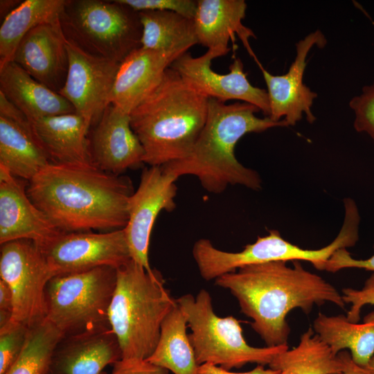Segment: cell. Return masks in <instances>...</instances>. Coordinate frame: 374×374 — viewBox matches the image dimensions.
<instances>
[{
  "instance_id": "13",
  "label": "cell",
  "mask_w": 374,
  "mask_h": 374,
  "mask_svg": "<svg viewBox=\"0 0 374 374\" xmlns=\"http://www.w3.org/2000/svg\"><path fill=\"white\" fill-rule=\"evenodd\" d=\"M66 47L69 69L65 84L59 93L91 128L111 104L121 63L91 55L69 42Z\"/></svg>"
},
{
  "instance_id": "27",
  "label": "cell",
  "mask_w": 374,
  "mask_h": 374,
  "mask_svg": "<svg viewBox=\"0 0 374 374\" xmlns=\"http://www.w3.org/2000/svg\"><path fill=\"white\" fill-rule=\"evenodd\" d=\"M187 328L185 315L177 303L164 319L157 346L147 360L174 374H196L199 365Z\"/></svg>"
},
{
  "instance_id": "19",
  "label": "cell",
  "mask_w": 374,
  "mask_h": 374,
  "mask_svg": "<svg viewBox=\"0 0 374 374\" xmlns=\"http://www.w3.org/2000/svg\"><path fill=\"white\" fill-rule=\"evenodd\" d=\"M51 163L30 121L0 92V166L28 181Z\"/></svg>"
},
{
  "instance_id": "22",
  "label": "cell",
  "mask_w": 374,
  "mask_h": 374,
  "mask_svg": "<svg viewBox=\"0 0 374 374\" xmlns=\"http://www.w3.org/2000/svg\"><path fill=\"white\" fill-rule=\"evenodd\" d=\"M247 7L244 0H198L193 19L198 44L223 56L231 50L229 40L234 44L237 35L249 54L257 59L249 42L256 35L242 24Z\"/></svg>"
},
{
  "instance_id": "40",
  "label": "cell",
  "mask_w": 374,
  "mask_h": 374,
  "mask_svg": "<svg viewBox=\"0 0 374 374\" xmlns=\"http://www.w3.org/2000/svg\"><path fill=\"white\" fill-rule=\"evenodd\" d=\"M23 1L20 0H1L0 1V17L3 20L10 13L17 8Z\"/></svg>"
},
{
  "instance_id": "28",
  "label": "cell",
  "mask_w": 374,
  "mask_h": 374,
  "mask_svg": "<svg viewBox=\"0 0 374 374\" xmlns=\"http://www.w3.org/2000/svg\"><path fill=\"white\" fill-rule=\"evenodd\" d=\"M278 374H342L344 367L337 355L309 327L299 344L278 354L268 365Z\"/></svg>"
},
{
  "instance_id": "8",
  "label": "cell",
  "mask_w": 374,
  "mask_h": 374,
  "mask_svg": "<svg viewBox=\"0 0 374 374\" xmlns=\"http://www.w3.org/2000/svg\"><path fill=\"white\" fill-rule=\"evenodd\" d=\"M176 301L191 330L188 337L198 365L210 363L226 370L249 363L269 365L278 354L289 348L288 344L262 348L249 345L238 320L215 313L206 290L195 296L184 294Z\"/></svg>"
},
{
  "instance_id": "18",
  "label": "cell",
  "mask_w": 374,
  "mask_h": 374,
  "mask_svg": "<svg viewBox=\"0 0 374 374\" xmlns=\"http://www.w3.org/2000/svg\"><path fill=\"white\" fill-rule=\"evenodd\" d=\"M93 128L89 141L94 165L121 175L144 163V149L131 127L130 114L111 103Z\"/></svg>"
},
{
  "instance_id": "37",
  "label": "cell",
  "mask_w": 374,
  "mask_h": 374,
  "mask_svg": "<svg viewBox=\"0 0 374 374\" xmlns=\"http://www.w3.org/2000/svg\"><path fill=\"white\" fill-rule=\"evenodd\" d=\"M13 296L8 284L0 279V328L12 320Z\"/></svg>"
},
{
  "instance_id": "29",
  "label": "cell",
  "mask_w": 374,
  "mask_h": 374,
  "mask_svg": "<svg viewBox=\"0 0 374 374\" xmlns=\"http://www.w3.org/2000/svg\"><path fill=\"white\" fill-rule=\"evenodd\" d=\"M66 0H25L0 27V68L12 60L24 36L33 28L60 17Z\"/></svg>"
},
{
  "instance_id": "6",
  "label": "cell",
  "mask_w": 374,
  "mask_h": 374,
  "mask_svg": "<svg viewBox=\"0 0 374 374\" xmlns=\"http://www.w3.org/2000/svg\"><path fill=\"white\" fill-rule=\"evenodd\" d=\"M345 216L341 228L335 240L318 249H307L285 240L277 230H270L267 235L258 237L241 251L229 252L215 247L208 239L196 241L193 256L202 278L215 280L218 277L250 265L277 261L310 262L317 269L323 271L327 260L338 249L355 245L359 240L360 216L355 202L344 199Z\"/></svg>"
},
{
  "instance_id": "30",
  "label": "cell",
  "mask_w": 374,
  "mask_h": 374,
  "mask_svg": "<svg viewBox=\"0 0 374 374\" xmlns=\"http://www.w3.org/2000/svg\"><path fill=\"white\" fill-rule=\"evenodd\" d=\"M63 337L46 319L30 328L22 351L4 374H46L54 350Z\"/></svg>"
},
{
  "instance_id": "5",
  "label": "cell",
  "mask_w": 374,
  "mask_h": 374,
  "mask_svg": "<svg viewBox=\"0 0 374 374\" xmlns=\"http://www.w3.org/2000/svg\"><path fill=\"white\" fill-rule=\"evenodd\" d=\"M176 305L158 270L148 271L132 259L118 267L109 322L122 359H148L164 319Z\"/></svg>"
},
{
  "instance_id": "15",
  "label": "cell",
  "mask_w": 374,
  "mask_h": 374,
  "mask_svg": "<svg viewBox=\"0 0 374 374\" xmlns=\"http://www.w3.org/2000/svg\"><path fill=\"white\" fill-rule=\"evenodd\" d=\"M327 40L319 30L308 35L296 44V55L288 71L281 75L268 72L256 59L262 71L267 87L270 113L269 118L274 121L285 120L288 126L294 125L303 118L313 123L316 117L311 108L317 94L303 83L306 58L311 48L317 46L323 48Z\"/></svg>"
},
{
  "instance_id": "2",
  "label": "cell",
  "mask_w": 374,
  "mask_h": 374,
  "mask_svg": "<svg viewBox=\"0 0 374 374\" xmlns=\"http://www.w3.org/2000/svg\"><path fill=\"white\" fill-rule=\"evenodd\" d=\"M250 265L215 280L237 299L241 312L251 320V328L267 346L287 344L290 328L287 316L299 308L309 314L314 305L332 303L345 308L342 295L319 275L299 261Z\"/></svg>"
},
{
  "instance_id": "24",
  "label": "cell",
  "mask_w": 374,
  "mask_h": 374,
  "mask_svg": "<svg viewBox=\"0 0 374 374\" xmlns=\"http://www.w3.org/2000/svg\"><path fill=\"white\" fill-rule=\"evenodd\" d=\"M30 123L53 162L93 163L88 137L90 126L82 116L75 112L44 117Z\"/></svg>"
},
{
  "instance_id": "21",
  "label": "cell",
  "mask_w": 374,
  "mask_h": 374,
  "mask_svg": "<svg viewBox=\"0 0 374 374\" xmlns=\"http://www.w3.org/2000/svg\"><path fill=\"white\" fill-rule=\"evenodd\" d=\"M178 57L143 47L132 51L120 64L111 103L130 114L159 84L166 70Z\"/></svg>"
},
{
  "instance_id": "34",
  "label": "cell",
  "mask_w": 374,
  "mask_h": 374,
  "mask_svg": "<svg viewBox=\"0 0 374 374\" xmlns=\"http://www.w3.org/2000/svg\"><path fill=\"white\" fill-rule=\"evenodd\" d=\"M341 295L345 304H350L346 318L350 321L359 322L362 308L374 305V273L366 280L362 289L346 287L342 289Z\"/></svg>"
},
{
  "instance_id": "1",
  "label": "cell",
  "mask_w": 374,
  "mask_h": 374,
  "mask_svg": "<svg viewBox=\"0 0 374 374\" xmlns=\"http://www.w3.org/2000/svg\"><path fill=\"white\" fill-rule=\"evenodd\" d=\"M33 203L63 232L111 231L128 221L131 179L93 163H51L28 181Z\"/></svg>"
},
{
  "instance_id": "39",
  "label": "cell",
  "mask_w": 374,
  "mask_h": 374,
  "mask_svg": "<svg viewBox=\"0 0 374 374\" xmlns=\"http://www.w3.org/2000/svg\"><path fill=\"white\" fill-rule=\"evenodd\" d=\"M337 356L343 364L342 374H371L365 368L356 364L348 351L342 350L337 354Z\"/></svg>"
},
{
  "instance_id": "32",
  "label": "cell",
  "mask_w": 374,
  "mask_h": 374,
  "mask_svg": "<svg viewBox=\"0 0 374 374\" xmlns=\"http://www.w3.org/2000/svg\"><path fill=\"white\" fill-rule=\"evenodd\" d=\"M349 106L355 114V130L374 141V84L364 86L361 94L350 100Z\"/></svg>"
},
{
  "instance_id": "10",
  "label": "cell",
  "mask_w": 374,
  "mask_h": 374,
  "mask_svg": "<svg viewBox=\"0 0 374 374\" xmlns=\"http://www.w3.org/2000/svg\"><path fill=\"white\" fill-rule=\"evenodd\" d=\"M53 276L33 241L21 239L1 244L0 278L12 293V321L30 328L46 319L45 291Z\"/></svg>"
},
{
  "instance_id": "12",
  "label": "cell",
  "mask_w": 374,
  "mask_h": 374,
  "mask_svg": "<svg viewBox=\"0 0 374 374\" xmlns=\"http://www.w3.org/2000/svg\"><path fill=\"white\" fill-rule=\"evenodd\" d=\"M178 178L166 173L161 166L143 170L136 190L130 196L128 221L123 229L131 258L148 271H151L148 258L150 239L159 213L173 211Z\"/></svg>"
},
{
  "instance_id": "20",
  "label": "cell",
  "mask_w": 374,
  "mask_h": 374,
  "mask_svg": "<svg viewBox=\"0 0 374 374\" xmlns=\"http://www.w3.org/2000/svg\"><path fill=\"white\" fill-rule=\"evenodd\" d=\"M122 359L111 328L64 336L53 353L46 374H101Z\"/></svg>"
},
{
  "instance_id": "17",
  "label": "cell",
  "mask_w": 374,
  "mask_h": 374,
  "mask_svg": "<svg viewBox=\"0 0 374 374\" xmlns=\"http://www.w3.org/2000/svg\"><path fill=\"white\" fill-rule=\"evenodd\" d=\"M66 44L59 17L30 30L18 45L12 61L37 81L59 93L69 69Z\"/></svg>"
},
{
  "instance_id": "35",
  "label": "cell",
  "mask_w": 374,
  "mask_h": 374,
  "mask_svg": "<svg viewBox=\"0 0 374 374\" xmlns=\"http://www.w3.org/2000/svg\"><path fill=\"white\" fill-rule=\"evenodd\" d=\"M346 268L363 269L374 273V253L366 259H356L346 249H338L327 260L323 271L336 272Z\"/></svg>"
},
{
  "instance_id": "25",
  "label": "cell",
  "mask_w": 374,
  "mask_h": 374,
  "mask_svg": "<svg viewBox=\"0 0 374 374\" xmlns=\"http://www.w3.org/2000/svg\"><path fill=\"white\" fill-rule=\"evenodd\" d=\"M312 328L335 355L348 349L353 361L362 367L374 355V311L361 323L350 321L343 314L328 316L319 312Z\"/></svg>"
},
{
  "instance_id": "36",
  "label": "cell",
  "mask_w": 374,
  "mask_h": 374,
  "mask_svg": "<svg viewBox=\"0 0 374 374\" xmlns=\"http://www.w3.org/2000/svg\"><path fill=\"white\" fill-rule=\"evenodd\" d=\"M113 366L111 373L103 371L101 374H168L169 371L147 359H121Z\"/></svg>"
},
{
  "instance_id": "31",
  "label": "cell",
  "mask_w": 374,
  "mask_h": 374,
  "mask_svg": "<svg viewBox=\"0 0 374 374\" xmlns=\"http://www.w3.org/2000/svg\"><path fill=\"white\" fill-rule=\"evenodd\" d=\"M30 328L11 320L0 328V374H4L22 351Z\"/></svg>"
},
{
  "instance_id": "41",
  "label": "cell",
  "mask_w": 374,
  "mask_h": 374,
  "mask_svg": "<svg viewBox=\"0 0 374 374\" xmlns=\"http://www.w3.org/2000/svg\"><path fill=\"white\" fill-rule=\"evenodd\" d=\"M364 368H365L371 374H374V355L370 359L368 364Z\"/></svg>"
},
{
  "instance_id": "3",
  "label": "cell",
  "mask_w": 374,
  "mask_h": 374,
  "mask_svg": "<svg viewBox=\"0 0 374 374\" xmlns=\"http://www.w3.org/2000/svg\"><path fill=\"white\" fill-rule=\"evenodd\" d=\"M259 111L250 103L227 105L209 98L205 125L190 155L162 166L163 170L177 178L195 176L206 190L214 194L235 185L258 190L262 186L259 174L238 161L235 145L247 134L288 126L285 120L274 121L267 116H256Z\"/></svg>"
},
{
  "instance_id": "4",
  "label": "cell",
  "mask_w": 374,
  "mask_h": 374,
  "mask_svg": "<svg viewBox=\"0 0 374 374\" xmlns=\"http://www.w3.org/2000/svg\"><path fill=\"white\" fill-rule=\"evenodd\" d=\"M208 98L168 68L159 84L130 114L144 163L162 166L188 157L206 123Z\"/></svg>"
},
{
  "instance_id": "11",
  "label": "cell",
  "mask_w": 374,
  "mask_h": 374,
  "mask_svg": "<svg viewBox=\"0 0 374 374\" xmlns=\"http://www.w3.org/2000/svg\"><path fill=\"white\" fill-rule=\"evenodd\" d=\"M38 247L54 276L103 266L117 269L132 259L123 229L62 232Z\"/></svg>"
},
{
  "instance_id": "16",
  "label": "cell",
  "mask_w": 374,
  "mask_h": 374,
  "mask_svg": "<svg viewBox=\"0 0 374 374\" xmlns=\"http://www.w3.org/2000/svg\"><path fill=\"white\" fill-rule=\"evenodd\" d=\"M62 232L30 200L23 179L0 166V244L25 239L42 246Z\"/></svg>"
},
{
  "instance_id": "26",
  "label": "cell",
  "mask_w": 374,
  "mask_h": 374,
  "mask_svg": "<svg viewBox=\"0 0 374 374\" xmlns=\"http://www.w3.org/2000/svg\"><path fill=\"white\" fill-rule=\"evenodd\" d=\"M142 25L141 47L180 57L198 44L193 19L170 11L139 12Z\"/></svg>"
},
{
  "instance_id": "23",
  "label": "cell",
  "mask_w": 374,
  "mask_h": 374,
  "mask_svg": "<svg viewBox=\"0 0 374 374\" xmlns=\"http://www.w3.org/2000/svg\"><path fill=\"white\" fill-rule=\"evenodd\" d=\"M0 92L30 121L75 112L64 97L37 81L12 61L0 68Z\"/></svg>"
},
{
  "instance_id": "7",
  "label": "cell",
  "mask_w": 374,
  "mask_h": 374,
  "mask_svg": "<svg viewBox=\"0 0 374 374\" xmlns=\"http://www.w3.org/2000/svg\"><path fill=\"white\" fill-rule=\"evenodd\" d=\"M60 23L67 42L95 57L121 63L141 47L139 12L118 0H66Z\"/></svg>"
},
{
  "instance_id": "33",
  "label": "cell",
  "mask_w": 374,
  "mask_h": 374,
  "mask_svg": "<svg viewBox=\"0 0 374 374\" xmlns=\"http://www.w3.org/2000/svg\"><path fill=\"white\" fill-rule=\"evenodd\" d=\"M136 12L145 10L170 11L194 19L197 1L194 0H118Z\"/></svg>"
},
{
  "instance_id": "14",
  "label": "cell",
  "mask_w": 374,
  "mask_h": 374,
  "mask_svg": "<svg viewBox=\"0 0 374 374\" xmlns=\"http://www.w3.org/2000/svg\"><path fill=\"white\" fill-rule=\"evenodd\" d=\"M222 55L208 49L202 55L193 57L188 52L179 57L170 66L182 80L197 92L225 103L238 100L256 106L269 117V100L267 90L252 85L244 72V66L239 57H235L230 65V71L220 74L211 69L212 60Z\"/></svg>"
},
{
  "instance_id": "9",
  "label": "cell",
  "mask_w": 374,
  "mask_h": 374,
  "mask_svg": "<svg viewBox=\"0 0 374 374\" xmlns=\"http://www.w3.org/2000/svg\"><path fill=\"white\" fill-rule=\"evenodd\" d=\"M116 279L117 269L109 266L53 276L45 291L46 319L64 336L110 328Z\"/></svg>"
},
{
  "instance_id": "38",
  "label": "cell",
  "mask_w": 374,
  "mask_h": 374,
  "mask_svg": "<svg viewBox=\"0 0 374 374\" xmlns=\"http://www.w3.org/2000/svg\"><path fill=\"white\" fill-rule=\"evenodd\" d=\"M279 371L270 368H265L263 365H257L253 369L244 373L229 371L221 366L204 363L199 365L196 374H278Z\"/></svg>"
}]
</instances>
